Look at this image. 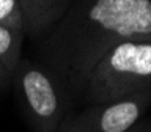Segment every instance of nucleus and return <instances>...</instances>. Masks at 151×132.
<instances>
[{
  "label": "nucleus",
  "instance_id": "4",
  "mask_svg": "<svg viewBox=\"0 0 151 132\" xmlns=\"http://www.w3.org/2000/svg\"><path fill=\"white\" fill-rule=\"evenodd\" d=\"M151 107V88L115 98L112 101L87 104L79 115L94 132H124L134 126Z\"/></svg>",
  "mask_w": 151,
  "mask_h": 132
},
{
  "label": "nucleus",
  "instance_id": "9",
  "mask_svg": "<svg viewBox=\"0 0 151 132\" xmlns=\"http://www.w3.org/2000/svg\"><path fill=\"white\" fill-rule=\"evenodd\" d=\"M124 132H151V118H140L134 126H131Z\"/></svg>",
  "mask_w": 151,
  "mask_h": 132
},
{
  "label": "nucleus",
  "instance_id": "6",
  "mask_svg": "<svg viewBox=\"0 0 151 132\" xmlns=\"http://www.w3.org/2000/svg\"><path fill=\"white\" fill-rule=\"evenodd\" d=\"M24 38V33L0 25V63L9 74H13L17 61L22 57Z\"/></svg>",
  "mask_w": 151,
  "mask_h": 132
},
{
  "label": "nucleus",
  "instance_id": "5",
  "mask_svg": "<svg viewBox=\"0 0 151 132\" xmlns=\"http://www.w3.org/2000/svg\"><path fill=\"white\" fill-rule=\"evenodd\" d=\"M73 0H19L25 19V36L35 42L46 36L68 11Z\"/></svg>",
  "mask_w": 151,
  "mask_h": 132
},
{
  "label": "nucleus",
  "instance_id": "7",
  "mask_svg": "<svg viewBox=\"0 0 151 132\" xmlns=\"http://www.w3.org/2000/svg\"><path fill=\"white\" fill-rule=\"evenodd\" d=\"M0 25L25 35V19L19 0H0Z\"/></svg>",
  "mask_w": 151,
  "mask_h": 132
},
{
  "label": "nucleus",
  "instance_id": "8",
  "mask_svg": "<svg viewBox=\"0 0 151 132\" xmlns=\"http://www.w3.org/2000/svg\"><path fill=\"white\" fill-rule=\"evenodd\" d=\"M57 132H94V131L79 113H74L71 110L63 118V121L60 123Z\"/></svg>",
  "mask_w": 151,
  "mask_h": 132
},
{
  "label": "nucleus",
  "instance_id": "1",
  "mask_svg": "<svg viewBox=\"0 0 151 132\" xmlns=\"http://www.w3.org/2000/svg\"><path fill=\"white\" fill-rule=\"evenodd\" d=\"M127 39H151V0H73L58 24L35 41L36 58L74 105L98 60Z\"/></svg>",
  "mask_w": 151,
  "mask_h": 132
},
{
  "label": "nucleus",
  "instance_id": "3",
  "mask_svg": "<svg viewBox=\"0 0 151 132\" xmlns=\"http://www.w3.org/2000/svg\"><path fill=\"white\" fill-rule=\"evenodd\" d=\"M11 83L32 132H57L73 108L57 75L38 60L21 57L11 74Z\"/></svg>",
  "mask_w": 151,
  "mask_h": 132
},
{
  "label": "nucleus",
  "instance_id": "2",
  "mask_svg": "<svg viewBox=\"0 0 151 132\" xmlns=\"http://www.w3.org/2000/svg\"><path fill=\"white\" fill-rule=\"evenodd\" d=\"M145 88H151V39H127L98 60L79 102H106Z\"/></svg>",
  "mask_w": 151,
  "mask_h": 132
},
{
  "label": "nucleus",
  "instance_id": "10",
  "mask_svg": "<svg viewBox=\"0 0 151 132\" xmlns=\"http://www.w3.org/2000/svg\"><path fill=\"white\" fill-rule=\"evenodd\" d=\"M9 83H11V74L3 68L2 63H0V91H3Z\"/></svg>",
  "mask_w": 151,
  "mask_h": 132
}]
</instances>
